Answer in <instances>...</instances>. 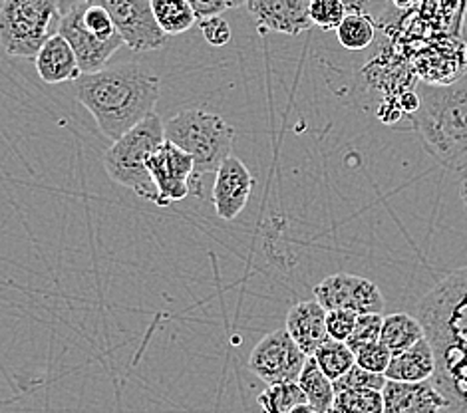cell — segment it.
<instances>
[{
  "mask_svg": "<svg viewBox=\"0 0 467 413\" xmlns=\"http://www.w3.org/2000/svg\"><path fill=\"white\" fill-rule=\"evenodd\" d=\"M35 66L40 80L47 84L76 82L82 76L72 46L58 32L42 44V48L35 56Z\"/></svg>",
  "mask_w": 467,
  "mask_h": 413,
  "instance_id": "cell-16",
  "label": "cell"
},
{
  "mask_svg": "<svg viewBox=\"0 0 467 413\" xmlns=\"http://www.w3.org/2000/svg\"><path fill=\"white\" fill-rule=\"evenodd\" d=\"M58 35L68 40L82 74L106 68L108 60L121 46H126L106 10L90 3L76 6L68 15H64Z\"/></svg>",
  "mask_w": 467,
  "mask_h": 413,
  "instance_id": "cell-7",
  "label": "cell"
},
{
  "mask_svg": "<svg viewBox=\"0 0 467 413\" xmlns=\"http://www.w3.org/2000/svg\"><path fill=\"white\" fill-rule=\"evenodd\" d=\"M165 141H170L192 155L195 165V183L203 189V177L217 173L227 158L233 155L235 128L203 109H183L163 121Z\"/></svg>",
  "mask_w": 467,
  "mask_h": 413,
  "instance_id": "cell-4",
  "label": "cell"
},
{
  "mask_svg": "<svg viewBox=\"0 0 467 413\" xmlns=\"http://www.w3.org/2000/svg\"><path fill=\"white\" fill-rule=\"evenodd\" d=\"M420 3V0H392V5L400 10H406L410 6H416Z\"/></svg>",
  "mask_w": 467,
  "mask_h": 413,
  "instance_id": "cell-34",
  "label": "cell"
},
{
  "mask_svg": "<svg viewBox=\"0 0 467 413\" xmlns=\"http://www.w3.org/2000/svg\"><path fill=\"white\" fill-rule=\"evenodd\" d=\"M187 3L193 8L197 22L209 16H219L227 10L225 0H187Z\"/></svg>",
  "mask_w": 467,
  "mask_h": 413,
  "instance_id": "cell-31",
  "label": "cell"
},
{
  "mask_svg": "<svg viewBox=\"0 0 467 413\" xmlns=\"http://www.w3.org/2000/svg\"><path fill=\"white\" fill-rule=\"evenodd\" d=\"M57 0H3L0 46L13 58H35L42 44L58 32Z\"/></svg>",
  "mask_w": 467,
  "mask_h": 413,
  "instance_id": "cell-6",
  "label": "cell"
},
{
  "mask_svg": "<svg viewBox=\"0 0 467 413\" xmlns=\"http://www.w3.org/2000/svg\"><path fill=\"white\" fill-rule=\"evenodd\" d=\"M150 5L165 36H180L197 25L193 8L187 0H150Z\"/></svg>",
  "mask_w": 467,
  "mask_h": 413,
  "instance_id": "cell-20",
  "label": "cell"
},
{
  "mask_svg": "<svg viewBox=\"0 0 467 413\" xmlns=\"http://www.w3.org/2000/svg\"><path fill=\"white\" fill-rule=\"evenodd\" d=\"M197 26H199V32L203 35L205 42L211 44L213 48H223L231 42V26L223 18V15L199 20Z\"/></svg>",
  "mask_w": 467,
  "mask_h": 413,
  "instance_id": "cell-29",
  "label": "cell"
},
{
  "mask_svg": "<svg viewBox=\"0 0 467 413\" xmlns=\"http://www.w3.org/2000/svg\"><path fill=\"white\" fill-rule=\"evenodd\" d=\"M315 300L328 310H350L356 316L382 315L386 300L368 278L337 273L315 286Z\"/></svg>",
  "mask_w": 467,
  "mask_h": 413,
  "instance_id": "cell-11",
  "label": "cell"
},
{
  "mask_svg": "<svg viewBox=\"0 0 467 413\" xmlns=\"http://www.w3.org/2000/svg\"><path fill=\"white\" fill-rule=\"evenodd\" d=\"M257 404L263 413H291L308 401L296 382H281L266 386L265 392L259 394Z\"/></svg>",
  "mask_w": 467,
  "mask_h": 413,
  "instance_id": "cell-22",
  "label": "cell"
},
{
  "mask_svg": "<svg viewBox=\"0 0 467 413\" xmlns=\"http://www.w3.org/2000/svg\"><path fill=\"white\" fill-rule=\"evenodd\" d=\"M436 370V358L428 338H421L408 350L392 354L390 364L386 367V379L392 382H426Z\"/></svg>",
  "mask_w": 467,
  "mask_h": 413,
  "instance_id": "cell-17",
  "label": "cell"
},
{
  "mask_svg": "<svg viewBox=\"0 0 467 413\" xmlns=\"http://www.w3.org/2000/svg\"><path fill=\"white\" fill-rule=\"evenodd\" d=\"M163 141V119L153 111L119 139L112 141L104 153V167L109 180L153 203L155 185L148 171V160Z\"/></svg>",
  "mask_w": 467,
  "mask_h": 413,
  "instance_id": "cell-5",
  "label": "cell"
},
{
  "mask_svg": "<svg viewBox=\"0 0 467 413\" xmlns=\"http://www.w3.org/2000/svg\"><path fill=\"white\" fill-rule=\"evenodd\" d=\"M436 358L431 384L450 413H467V266L450 273L416 306Z\"/></svg>",
  "mask_w": 467,
  "mask_h": 413,
  "instance_id": "cell-1",
  "label": "cell"
},
{
  "mask_svg": "<svg viewBox=\"0 0 467 413\" xmlns=\"http://www.w3.org/2000/svg\"><path fill=\"white\" fill-rule=\"evenodd\" d=\"M347 15L348 8L344 6L342 0H313L310 3V22L325 32H335Z\"/></svg>",
  "mask_w": 467,
  "mask_h": 413,
  "instance_id": "cell-25",
  "label": "cell"
},
{
  "mask_svg": "<svg viewBox=\"0 0 467 413\" xmlns=\"http://www.w3.org/2000/svg\"><path fill=\"white\" fill-rule=\"evenodd\" d=\"M313 358L317 360L322 374L332 379V382L340 379L356 364V354L348 348V344L332 338L318 346Z\"/></svg>",
  "mask_w": 467,
  "mask_h": 413,
  "instance_id": "cell-21",
  "label": "cell"
},
{
  "mask_svg": "<svg viewBox=\"0 0 467 413\" xmlns=\"http://www.w3.org/2000/svg\"><path fill=\"white\" fill-rule=\"evenodd\" d=\"M74 86L78 102L90 111L109 141L153 114L161 94L160 77L136 62L82 74Z\"/></svg>",
  "mask_w": 467,
  "mask_h": 413,
  "instance_id": "cell-2",
  "label": "cell"
},
{
  "mask_svg": "<svg viewBox=\"0 0 467 413\" xmlns=\"http://www.w3.org/2000/svg\"><path fill=\"white\" fill-rule=\"evenodd\" d=\"M84 3L86 0H57V6H58L60 16H64V15H68L70 10H74L76 6H80Z\"/></svg>",
  "mask_w": 467,
  "mask_h": 413,
  "instance_id": "cell-32",
  "label": "cell"
},
{
  "mask_svg": "<svg viewBox=\"0 0 467 413\" xmlns=\"http://www.w3.org/2000/svg\"><path fill=\"white\" fill-rule=\"evenodd\" d=\"M384 413H440L448 404L438 387L426 382H392L388 379L384 389Z\"/></svg>",
  "mask_w": 467,
  "mask_h": 413,
  "instance_id": "cell-14",
  "label": "cell"
},
{
  "mask_svg": "<svg viewBox=\"0 0 467 413\" xmlns=\"http://www.w3.org/2000/svg\"><path fill=\"white\" fill-rule=\"evenodd\" d=\"M285 328L306 356H313L318 346L330 338L327 330V310L317 300L296 303L288 310Z\"/></svg>",
  "mask_w": 467,
  "mask_h": 413,
  "instance_id": "cell-15",
  "label": "cell"
},
{
  "mask_svg": "<svg viewBox=\"0 0 467 413\" xmlns=\"http://www.w3.org/2000/svg\"><path fill=\"white\" fill-rule=\"evenodd\" d=\"M102 6L131 52L160 50L168 36L153 18L150 0H86Z\"/></svg>",
  "mask_w": 467,
  "mask_h": 413,
  "instance_id": "cell-10",
  "label": "cell"
},
{
  "mask_svg": "<svg viewBox=\"0 0 467 413\" xmlns=\"http://www.w3.org/2000/svg\"><path fill=\"white\" fill-rule=\"evenodd\" d=\"M460 195H462L463 203H465V207H467V175L463 177V181H462V187H460Z\"/></svg>",
  "mask_w": 467,
  "mask_h": 413,
  "instance_id": "cell-36",
  "label": "cell"
},
{
  "mask_svg": "<svg viewBox=\"0 0 467 413\" xmlns=\"http://www.w3.org/2000/svg\"><path fill=\"white\" fill-rule=\"evenodd\" d=\"M421 338H426V332L416 316L406 315V312L384 316L380 344H384L392 354L408 350L410 346H414Z\"/></svg>",
  "mask_w": 467,
  "mask_h": 413,
  "instance_id": "cell-19",
  "label": "cell"
},
{
  "mask_svg": "<svg viewBox=\"0 0 467 413\" xmlns=\"http://www.w3.org/2000/svg\"><path fill=\"white\" fill-rule=\"evenodd\" d=\"M354 354H356V364L374 374H384L392 358V352L380 342L362 346V348L356 350Z\"/></svg>",
  "mask_w": 467,
  "mask_h": 413,
  "instance_id": "cell-28",
  "label": "cell"
},
{
  "mask_svg": "<svg viewBox=\"0 0 467 413\" xmlns=\"http://www.w3.org/2000/svg\"><path fill=\"white\" fill-rule=\"evenodd\" d=\"M227 8H239V6H247L249 0H225Z\"/></svg>",
  "mask_w": 467,
  "mask_h": 413,
  "instance_id": "cell-35",
  "label": "cell"
},
{
  "mask_svg": "<svg viewBox=\"0 0 467 413\" xmlns=\"http://www.w3.org/2000/svg\"><path fill=\"white\" fill-rule=\"evenodd\" d=\"M386 376L384 374H374L364 370L358 364H354L350 370L344 374L340 379L335 382V392H340V389H376V392H382L386 386Z\"/></svg>",
  "mask_w": 467,
  "mask_h": 413,
  "instance_id": "cell-27",
  "label": "cell"
},
{
  "mask_svg": "<svg viewBox=\"0 0 467 413\" xmlns=\"http://www.w3.org/2000/svg\"><path fill=\"white\" fill-rule=\"evenodd\" d=\"M291 413H318V411H315L308 404H303V406H298L296 409H293Z\"/></svg>",
  "mask_w": 467,
  "mask_h": 413,
  "instance_id": "cell-37",
  "label": "cell"
},
{
  "mask_svg": "<svg viewBox=\"0 0 467 413\" xmlns=\"http://www.w3.org/2000/svg\"><path fill=\"white\" fill-rule=\"evenodd\" d=\"M296 384L300 386V389H303L308 406L315 411L318 413L332 411V406H335V398H337L335 382L322 374L313 356H308V360L303 367V372H300Z\"/></svg>",
  "mask_w": 467,
  "mask_h": 413,
  "instance_id": "cell-18",
  "label": "cell"
},
{
  "mask_svg": "<svg viewBox=\"0 0 467 413\" xmlns=\"http://www.w3.org/2000/svg\"><path fill=\"white\" fill-rule=\"evenodd\" d=\"M253 189L254 177L249 167L235 155H231L217 170L213 193H211L217 217L223 221L237 219L247 207Z\"/></svg>",
  "mask_w": 467,
  "mask_h": 413,
  "instance_id": "cell-12",
  "label": "cell"
},
{
  "mask_svg": "<svg viewBox=\"0 0 467 413\" xmlns=\"http://www.w3.org/2000/svg\"><path fill=\"white\" fill-rule=\"evenodd\" d=\"M411 119L433 160L451 171L467 170V68L448 84H420Z\"/></svg>",
  "mask_w": 467,
  "mask_h": 413,
  "instance_id": "cell-3",
  "label": "cell"
},
{
  "mask_svg": "<svg viewBox=\"0 0 467 413\" xmlns=\"http://www.w3.org/2000/svg\"><path fill=\"white\" fill-rule=\"evenodd\" d=\"M148 171L155 185L153 205L170 207L185 197H203V189L195 183V165L192 155L177 145L163 141L148 160Z\"/></svg>",
  "mask_w": 467,
  "mask_h": 413,
  "instance_id": "cell-8",
  "label": "cell"
},
{
  "mask_svg": "<svg viewBox=\"0 0 467 413\" xmlns=\"http://www.w3.org/2000/svg\"><path fill=\"white\" fill-rule=\"evenodd\" d=\"M342 3L348 8V13H364L370 0H342Z\"/></svg>",
  "mask_w": 467,
  "mask_h": 413,
  "instance_id": "cell-33",
  "label": "cell"
},
{
  "mask_svg": "<svg viewBox=\"0 0 467 413\" xmlns=\"http://www.w3.org/2000/svg\"><path fill=\"white\" fill-rule=\"evenodd\" d=\"M335 32L342 48L356 52L370 46L376 36V26L364 13H348Z\"/></svg>",
  "mask_w": 467,
  "mask_h": 413,
  "instance_id": "cell-23",
  "label": "cell"
},
{
  "mask_svg": "<svg viewBox=\"0 0 467 413\" xmlns=\"http://www.w3.org/2000/svg\"><path fill=\"white\" fill-rule=\"evenodd\" d=\"M356 318H358V316H356L354 312H350V310H328L327 312L328 336L332 340L347 342L350 338L352 330H354Z\"/></svg>",
  "mask_w": 467,
  "mask_h": 413,
  "instance_id": "cell-30",
  "label": "cell"
},
{
  "mask_svg": "<svg viewBox=\"0 0 467 413\" xmlns=\"http://www.w3.org/2000/svg\"><path fill=\"white\" fill-rule=\"evenodd\" d=\"M330 413H384L382 392L376 389H340Z\"/></svg>",
  "mask_w": 467,
  "mask_h": 413,
  "instance_id": "cell-24",
  "label": "cell"
},
{
  "mask_svg": "<svg viewBox=\"0 0 467 413\" xmlns=\"http://www.w3.org/2000/svg\"><path fill=\"white\" fill-rule=\"evenodd\" d=\"M382 315H362L356 318L354 330L350 334V338L347 340L348 348L352 352L360 350L362 346H368L374 342H380V332H382Z\"/></svg>",
  "mask_w": 467,
  "mask_h": 413,
  "instance_id": "cell-26",
  "label": "cell"
},
{
  "mask_svg": "<svg viewBox=\"0 0 467 413\" xmlns=\"http://www.w3.org/2000/svg\"><path fill=\"white\" fill-rule=\"evenodd\" d=\"M310 3L313 0H249L247 8L263 35L275 32L298 36L313 28L308 16Z\"/></svg>",
  "mask_w": 467,
  "mask_h": 413,
  "instance_id": "cell-13",
  "label": "cell"
},
{
  "mask_svg": "<svg viewBox=\"0 0 467 413\" xmlns=\"http://www.w3.org/2000/svg\"><path fill=\"white\" fill-rule=\"evenodd\" d=\"M308 356L298 348L286 328L275 330L254 346L249 356V370L266 386L296 382Z\"/></svg>",
  "mask_w": 467,
  "mask_h": 413,
  "instance_id": "cell-9",
  "label": "cell"
}]
</instances>
